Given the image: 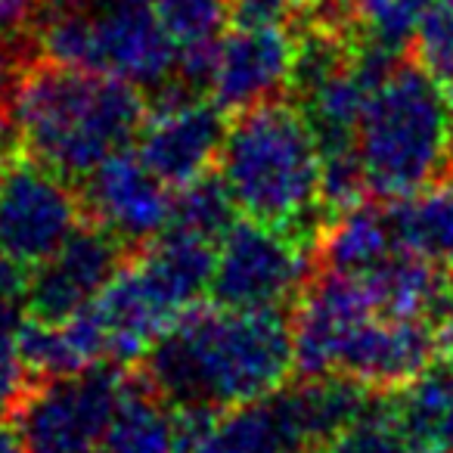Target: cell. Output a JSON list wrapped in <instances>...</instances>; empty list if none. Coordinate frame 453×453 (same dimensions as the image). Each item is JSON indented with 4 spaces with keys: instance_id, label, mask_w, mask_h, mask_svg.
Instances as JSON below:
<instances>
[{
    "instance_id": "cell-22",
    "label": "cell",
    "mask_w": 453,
    "mask_h": 453,
    "mask_svg": "<svg viewBox=\"0 0 453 453\" xmlns=\"http://www.w3.org/2000/svg\"><path fill=\"white\" fill-rule=\"evenodd\" d=\"M152 10L177 50L218 44L234 22V0H156Z\"/></svg>"
},
{
    "instance_id": "cell-6",
    "label": "cell",
    "mask_w": 453,
    "mask_h": 453,
    "mask_svg": "<svg viewBox=\"0 0 453 453\" xmlns=\"http://www.w3.org/2000/svg\"><path fill=\"white\" fill-rule=\"evenodd\" d=\"M125 370L100 360L69 376L28 379L7 419L28 453H103Z\"/></svg>"
},
{
    "instance_id": "cell-12",
    "label": "cell",
    "mask_w": 453,
    "mask_h": 453,
    "mask_svg": "<svg viewBox=\"0 0 453 453\" xmlns=\"http://www.w3.org/2000/svg\"><path fill=\"white\" fill-rule=\"evenodd\" d=\"M298 41L289 22L236 26L218 47L211 100L226 115L289 94Z\"/></svg>"
},
{
    "instance_id": "cell-31",
    "label": "cell",
    "mask_w": 453,
    "mask_h": 453,
    "mask_svg": "<svg viewBox=\"0 0 453 453\" xmlns=\"http://www.w3.org/2000/svg\"><path fill=\"white\" fill-rule=\"evenodd\" d=\"M0 453H28L19 428H16L10 419L7 422L0 419Z\"/></svg>"
},
{
    "instance_id": "cell-7",
    "label": "cell",
    "mask_w": 453,
    "mask_h": 453,
    "mask_svg": "<svg viewBox=\"0 0 453 453\" xmlns=\"http://www.w3.org/2000/svg\"><path fill=\"white\" fill-rule=\"evenodd\" d=\"M317 273V249L261 220H236L218 242L211 304L234 311H292Z\"/></svg>"
},
{
    "instance_id": "cell-25",
    "label": "cell",
    "mask_w": 453,
    "mask_h": 453,
    "mask_svg": "<svg viewBox=\"0 0 453 453\" xmlns=\"http://www.w3.org/2000/svg\"><path fill=\"white\" fill-rule=\"evenodd\" d=\"M320 0H234L236 26H261V22H292L298 13Z\"/></svg>"
},
{
    "instance_id": "cell-29",
    "label": "cell",
    "mask_w": 453,
    "mask_h": 453,
    "mask_svg": "<svg viewBox=\"0 0 453 453\" xmlns=\"http://www.w3.org/2000/svg\"><path fill=\"white\" fill-rule=\"evenodd\" d=\"M28 376L26 370H22L19 360H13V364H0V419H7L10 410H13L16 397L22 395V388H26Z\"/></svg>"
},
{
    "instance_id": "cell-34",
    "label": "cell",
    "mask_w": 453,
    "mask_h": 453,
    "mask_svg": "<svg viewBox=\"0 0 453 453\" xmlns=\"http://www.w3.org/2000/svg\"><path fill=\"white\" fill-rule=\"evenodd\" d=\"M450 271H453V267H450Z\"/></svg>"
},
{
    "instance_id": "cell-5",
    "label": "cell",
    "mask_w": 453,
    "mask_h": 453,
    "mask_svg": "<svg viewBox=\"0 0 453 453\" xmlns=\"http://www.w3.org/2000/svg\"><path fill=\"white\" fill-rule=\"evenodd\" d=\"M35 44L38 57L125 78L146 96L168 84L177 69V47L152 7L94 4L57 10L41 4Z\"/></svg>"
},
{
    "instance_id": "cell-14",
    "label": "cell",
    "mask_w": 453,
    "mask_h": 453,
    "mask_svg": "<svg viewBox=\"0 0 453 453\" xmlns=\"http://www.w3.org/2000/svg\"><path fill=\"white\" fill-rule=\"evenodd\" d=\"M193 453H320L308 438L289 388L220 410Z\"/></svg>"
},
{
    "instance_id": "cell-4",
    "label": "cell",
    "mask_w": 453,
    "mask_h": 453,
    "mask_svg": "<svg viewBox=\"0 0 453 453\" xmlns=\"http://www.w3.org/2000/svg\"><path fill=\"white\" fill-rule=\"evenodd\" d=\"M357 158L370 199L391 202L453 171V125L441 84L403 57L372 90L357 127Z\"/></svg>"
},
{
    "instance_id": "cell-27",
    "label": "cell",
    "mask_w": 453,
    "mask_h": 453,
    "mask_svg": "<svg viewBox=\"0 0 453 453\" xmlns=\"http://www.w3.org/2000/svg\"><path fill=\"white\" fill-rule=\"evenodd\" d=\"M22 69H26V59H22L19 50L0 35V109L4 106L10 109V100H13V90H16V84H19Z\"/></svg>"
},
{
    "instance_id": "cell-24",
    "label": "cell",
    "mask_w": 453,
    "mask_h": 453,
    "mask_svg": "<svg viewBox=\"0 0 453 453\" xmlns=\"http://www.w3.org/2000/svg\"><path fill=\"white\" fill-rule=\"evenodd\" d=\"M410 57L438 84L453 78V0H432L410 44Z\"/></svg>"
},
{
    "instance_id": "cell-1",
    "label": "cell",
    "mask_w": 453,
    "mask_h": 453,
    "mask_svg": "<svg viewBox=\"0 0 453 453\" xmlns=\"http://www.w3.org/2000/svg\"><path fill=\"white\" fill-rule=\"evenodd\" d=\"M137 370L174 410L258 401L296 376L292 311L193 304L158 335Z\"/></svg>"
},
{
    "instance_id": "cell-16",
    "label": "cell",
    "mask_w": 453,
    "mask_h": 453,
    "mask_svg": "<svg viewBox=\"0 0 453 453\" xmlns=\"http://www.w3.org/2000/svg\"><path fill=\"white\" fill-rule=\"evenodd\" d=\"M379 314L388 317H432L453 283V271L413 249H395L385 261L360 273Z\"/></svg>"
},
{
    "instance_id": "cell-28",
    "label": "cell",
    "mask_w": 453,
    "mask_h": 453,
    "mask_svg": "<svg viewBox=\"0 0 453 453\" xmlns=\"http://www.w3.org/2000/svg\"><path fill=\"white\" fill-rule=\"evenodd\" d=\"M432 329H434V342H438V354L453 357V283L444 292V298L438 302V308L432 311Z\"/></svg>"
},
{
    "instance_id": "cell-20",
    "label": "cell",
    "mask_w": 453,
    "mask_h": 453,
    "mask_svg": "<svg viewBox=\"0 0 453 453\" xmlns=\"http://www.w3.org/2000/svg\"><path fill=\"white\" fill-rule=\"evenodd\" d=\"M234 196L226 189L220 171H205L196 180L171 189V220L168 226L183 230V234L202 236L208 242H220L226 230L236 224Z\"/></svg>"
},
{
    "instance_id": "cell-30",
    "label": "cell",
    "mask_w": 453,
    "mask_h": 453,
    "mask_svg": "<svg viewBox=\"0 0 453 453\" xmlns=\"http://www.w3.org/2000/svg\"><path fill=\"white\" fill-rule=\"evenodd\" d=\"M19 152V134L4 109H0V158H13Z\"/></svg>"
},
{
    "instance_id": "cell-11",
    "label": "cell",
    "mask_w": 453,
    "mask_h": 453,
    "mask_svg": "<svg viewBox=\"0 0 453 453\" xmlns=\"http://www.w3.org/2000/svg\"><path fill=\"white\" fill-rule=\"evenodd\" d=\"M226 127L230 115L208 96L150 103V112L137 134V156L171 189H177L218 168Z\"/></svg>"
},
{
    "instance_id": "cell-17",
    "label": "cell",
    "mask_w": 453,
    "mask_h": 453,
    "mask_svg": "<svg viewBox=\"0 0 453 453\" xmlns=\"http://www.w3.org/2000/svg\"><path fill=\"white\" fill-rule=\"evenodd\" d=\"M401 249L391 226L388 208L379 199H366L348 211L335 214L317 240V271L360 277L379 261Z\"/></svg>"
},
{
    "instance_id": "cell-10",
    "label": "cell",
    "mask_w": 453,
    "mask_h": 453,
    "mask_svg": "<svg viewBox=\"0 0 453 453\" xmlns=\"http://www.w3.org/2000/svg\"><path fill=\"white\" fill-rule=\"evenodd\" d=\"M84 220L125 242L131 252L143 249L171 220V187L137 156L119 152L78 180Z\"/></svg>"
},
{
    "instance_id": "cell-8",
    "label": "cell",
    "mask_w": 453,
    "mask_h": 453,
    "mask_svg": "<svg viewBox=\"0 0 453 453\" xmlns=\"http://www.w3.org/2000/svg\"><path fill=\"white\" fill-rule=\"evenodd\" d=\"M84 220L78 187L16 152L0 183V255L22 267L44 265Z\"/></svg>"
},
{
    "instance_id": "cell-32",
    "label": "cell",
    "mask_w": 453,
    "mask_h": 453,
    "mask_svg": "<svg viewBox=\"0 0 453 453\" xmlns=\"http://www.w3.org/2000/svg\"><path fill=\"white\" fill-rule=\"evenodd\" d=\"M100 4H119V7H152L156 0H100Z\"/></svg>"
},
{
    "instance_id": "cell-26",
    "label": "cell",
    "mask_w": 453,
    "mask_h": 453,
    "mask_svg": "<svg viewBox=\"0 0 453 453\" xmlns=\"http://www.w3.org/2000/svg\"><path fill=\"white\" fill-rule=\"evenodd\" d=\"M26 308L22 302L0 296V364H13L16 357V339H19V329L26 323Z\"/></svg>"
},
{
    "instance_id": "cell-15",
    "label": "cell",
    "mask_w": 453,
    "mask_h": 453,
    "mask_svg": "<svg viewBox=\"0 0 453 453\" xmlns=\"http://www.w3.org/2000/svg\"><path fill=\"white\" fill-rule=\"evenodd\" d=\"M388 413L410 453H453V357L434 354L410 382L391 388Z\"/></svg>"
},
{
    "instance_id": "cell-18",
    "label": "cell",
    "mask_w": 453,
    "mask_h": 453,
    "mask_svg": "<svg viewBox=\"0 0 453 453\" xmlns=\"http://www.w3.org/2000/svg\"><path fill=\"white\" fill-rule=\"evenodd\" d=\"M103 453H177L174 407L134 366L125 370L121 397L103 441Z\"/></svg>"
},
{
    "instance_id": "cell-23",
    "label": "cell",
    "mask_w": 453,
    "mask_h": 453,
    "mask_svg": "<svg viewBox=\"0 0 453 453\" xmlns=\"http://www.w3.org/2000/svg\"><path fill=\"white\" fill-rule=\"evenodd\" d=\"M323 453H410L395 419L388 413V391H379L364 416L342 428Z\"/></svg>"
},
{
    "instance_id": "cell-9",
    "label": "cell",
    "mask_w": 453,
    "mask_h": 453,
    "mask_svg": "<svg viewBox=\"0 0 453 453\" xmlns=\"http://www.w3.org/2000/svg\"><path fill=\"white\" fill-rule=\"evenodd\" d=\"M131 249L94 220H81L57 255L32 267L26 289V317L41 323H63L88 308L112 277L127 265Z\"/></svg>"
},
{
    "instance_id": "cell-19",
    "label": "cell",
    "mask_w": 453,
    "mask_h": 453,
    "mask_svg": "<svg viewBox=\"0 0 453 453\" xmlns=\"http://www.w3.org/2000/svg\"><path fill=\"white\" fill-rule=\"evenodd\" d=\"M403 249L453 267V171L426 189L385 202Z\"/></svg>"
},
{
    "instance_id": "cell-2",
    "label": "cell",
    "mask_w": 453,
    "mask_h": 453,
    "mask_svg": "<svg viewBox=\"0 0 453 453\" xmlns=\"http://www.w3.org/2000/svg\"><path fill=\"white\" fill-rule=\"evenodd\" d=\"M146 112L137 84L44 57L22 69L10 100L19 152L72 183L137 143Z\"/></svg>"
},
{
    "instance_id": "cell-13",
    "label": "cell",
    "mask_w": 453,
    "mask_h": 453,
    "mask_svg": "<svg viewBox=\"0 0 453 453\" xmlns=\"http://www.w3.org/2000/svg\"><path fill=\"white\" fill-rule=\"evenodd\" d=\"M438 354L432 320L370 314L357 320L335 348L333 372L351 376L376 391L401 388Z\"/></svg>"
},
{
    "instance_id": "cell-33",
    "label": "cell",
    "mask_w": 453,
    "mask_h": 453,
    "mask_svg": "<svg viewBox=\"0 0 453 453\" xmlns=\"http://www.w3.org/2000/svg\"><path fill=\"white\" fill-rule=\"evenodd\" d=\"M0 183H4V168H0Z\"/></svg>"
},
{
    "instance_id": "cell-3",
    "label": "cell",
    "mask_w": 453,
    "mask_h": 453,
    "mask_svg": "<svg viewBox=\"0 0 453 453\" xmlns=\"http://www.w3.org/2000/svg\"><path fill=\"white\" fill-rule=\"evenodd\" d=\"M218 168L242 218L314 246L333 214L323 205V158L304 112L267 100L230 119Z\"/></svg>"
},
{
    "instance_id": "cell-21",
    "label": "cell",
    "mask_w": 453,
    "mask_h": 453,
    "mask_svg": "<svg viewBox=\"0 0 453 453\" xmlns=\"http://www.w3.org/2000/svg\"><path fill=\"white\" fill-rule=\"evenodd\" d=\"M432 0H351L360 41L410 57V44Z\"/></svg>"
}]
</instances>
